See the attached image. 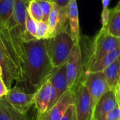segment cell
Masks as SVG:
<instances>
[{"label":"cell","mask_w":120,"mask_h":120,"mask_svg":"<svg viewBox=\"0 0 120 120\" xmlns=\"http://www.w3.org/2000/svg\"><path fill=\"white\" fill-rule=\"evenodd\" d=\"M75 92L76 107L78 120H93L94 104L86 87L80 84L73 91Z\"/></svg>","instance_id":"obj_7"},{"label":"cell","mask_w":120,"mask_h":120,"mask_svg":"<svg viewBox=\"0 0 120 120\" xmlns=\"http://www.w3.org/2000/svg\"><path fill=\"white\" fill-rule=\"evenodd\" d=\"M25 53V85L32 91L38 88L50 77L53 67L45 39H31L23 41Z\"/></svg>","instance_id":"obj_1"},{"label":"cell","mask_w":120,"mask_h":120,"mask_svg":"<svg viewBox=\"0 0 120 120\" xmlns=\"http://www.w3.org/2000/svg\"><path fill=\"white\" fill-rule=\"evenodd\" d=\"M27 11L30 16L37 22L42 20L43 15L39 2L32 0L27 7Z\"/></svg>","instance_id":"obj_19"},{"label":"cell","mask_w":120,"mask_h":120,"mask_svg":"<svg viewBox=\"0 0 120 120\" xmlns=\"http://www.w3.org/2000/svg\"><path fill=\"white\" fill-rule=\"evenodd\" d=\"M120 55V46L112 51L111 52L108 53L107 55H105L102 59H101L98 62L95 63L94 65H92L89 69L87 70L86 73L87 75L89 72H103L107 67H108L110 64H112ZM83 77V79H84Z\"/></svg>","instance_id":"obj_16"},{"label":"cell","mask_w":120,"mask_h":120,"mask_svg":"<svg viewBox=\"0 0 120 120\" xmlns=\"http://www.w3.org/2000/svg\"><path fill=\"white\" fill-rule=\"evenodd\" d=\"M103 72L105 77L106 81L111 90L119 84L120 80V55L119 57L108 67H107Z\"/></svg>","instance_id":"obj_14"},{"label":"cell","mask_w":120,"mask_h":120,"mask_svg":"<svg viewBox=\"0 0 120 120\" xmlns=\"http://www.w3.org/2000/svg\"></svg>","instance_id":"obj_36"},{"label":"cell","mask_w":120,"mask_h":120,"mask_svg":"<svg viewBox=\"0 0 120 120\" xmlns=\"http://www.w3.org/2000/svg\"><path fill=\"white\" fill-rule=\"evenodd\" d=\"M0 120H27V117L16 112L2 98H0Z\"/></svg>","instance_id":"obj_17"},{"label":"cell","mask_w":120,"mask_h":120,"mask_svg":"<svg viewBox=\"0 0 120 120\" xmlns=\"http://www.w3.org/2000/svg\"><path fill=\"white\" fill-rule=\"evenodd\" d=\"M80 84H83L88 89L94 105L106 92L111 90L103 72L88 73Z\"/></svg>","instance_id":"obj_6"},{"label":"cell","mask_w":120,"mask_h":120,"mask_svg":"<svg viewBox=\"0 0 120 120\" xmlns=\"http://www.w3.org/2000/svg\"><path fill=\"white\" fill-rule=\"evenodd\" d=\"M25 29L27 34L32 39H36L37 34V22H35L28 14L27 11L25 20Z\"/></svg>","instance_id":"obj_21"},{"label":"cell","mask_w":120,"mask_h":120,"mask_svg":"<svg viewBox=\"0 0 120 120\" xmlns=\"http://www.w3.org/2000/svg\"><path fill=\"white\" fill-rule=\"evenodd\" d=\"M114 90L106 92L96 103L94 108L93 120H98L106 113L112 110L118 106ZM120 106V105H119Z\"/></svg>","instance_id":"obj_11"},{"label":"cell","mask_w":120,"mask_h":120,"mask_svg":"<svg viewBox=\"0 0 120 120\" xmlns=\"http://www.w3.org/2000/svg\"><path fill=\"white\" fill-rule=\"evenodd\" d=\"M120 107L118 105L117 108L106 113L104 116L98 120H120Z\"/></svg>","instance_id":"obj_24"},{"label":"cell","mask_w":120,"mask_h":120,"mask_svg":"<svg viewBox=\"0 0 120 120\" xmlns=\"http://www.w3.org/2000/svg\"><path fill=\"white\" fill-rule=\"evenodd\" d=\"M114 92L115 94V97L117 99V101L118 103V105L120 107V85L118 84L114 89Z\"/></svg>","instance_id":"obj_28"},{"label":"cell","mask_w":120,"mask_h":120,"mask_svg":"<svg viewBox=\"0 0 120 120\" xmlns=\"http://www.w3.org/2000/svg\"><path fill=\"white\" fill-rule=\"evenodd\" d=\"M119 84H120V83H119Z\"/></svg>","instance_id":"obj_34"},{"label":"cell","mask_w":120,"mask_h":120,"mask_svg":"<svg viewBox=\"0 0 120 120\" xmlns=\"http://www.w3.org/2000/svg\"><path fill=\"white\" fill-rule=\"evenodd\" d=\"M75 44L69 30L61 31L46 40L48 53L54 68L65 64Z\"/></svg>","instance_id":"obj_3"},{"label":"cell","mask_w":120,"mask_h":120,"mask_svg":"<svg viewBox=\"0 0 120 120\" xmlns=\"http://www.w3.org/2000/svg\"><path fill=\"white\" fill-rule=\"evenodd\" d=\"M32 1V0H22V1H23V2L25 3V4L27 6V7L28 4H30V3Z\"/></svg>","instance_id":"obj_30"},{"label":"cell","mask_w":120,"mask_h":120,"mask_svg":"<svg viewBox=\"0 0 120 120\" xmlns=\"http://www.w3.org/2000/svg\"><path fill=\"white\" fill-rule=\"evenodd\" d=\"M120 46V38L112 36L108 33L105 27H102L100 31L93 38L87 53L84 57L82 56V71L77 86L81 83L89 68L98 62L108 53L111 52Z\"/></svg>","instance_id":"obj_2"},{"label":"cell","mask_w":120,"mask_h":120,"mask_svg":"<svg viewBox=\"0 0 120 120\" xmlns=\"http://www.w3.org/2000/svg\"><path fill=\"white\" fill-rule=\"evenodd\" d=\"M47 22L51 37L61 31L69 30L67 7L60 6L53 3Z\"/></svg>","instance_id":"obj_9"},{"label":"cell","mask_w":120,"mask_h":120,"mask_svg":"<svg viewBox=\"0 0 120 120\" xmlns=\"http://www.w3.org/2000/svg\"><path fill=\"white\" fill-rule=\"evenodd\" d=\"M42 120V119H38V120Z\"/></svg>","instance_id":"obj_33"},{"label":"cell","mask_w":120,"mask_h":120,"mask_svg":"<svg viewBox=\"0 0 120 120\" xmlns=\"http://www.w3.org/2000/svg\"><path fill=\"white\" fill-rule=\"evenodd\" d=\"M14 0H0V25H6L13 11Z\"/></svg>","instance_id":"obj_18"},{"label":"cell","mask_w":120,"mask_h":120,"mask_svg":"<svg viewBox=\"0 0 120 120\" xmlns=\"http://www.w3.org/2000/svg\"><path fill=\"white\" fill-rule=\"evenodd\" d=\"M68 90L74 91L82 71V54L79 43L75 44L65 63Z\"/></svg>","instance_id":"obj_5"},{"label":"cell","mask_w":120,"mask_h":120,"mask_svg":"<svg viewBox=\"0 0 120 120\" xmlns=\"http://www.w3.org/2000/svg\"><path fill=\"white\" fill-rule=\"evenodd\" d=\"M107 31L112 36L120 39V2L117 6L110 9L109 20L106 27Z\"/></svg>","instance_id":"obj_15"},{"label":"cell","mask_w":120,"mask_h":120,"mask_svg":"<svg viewBox=\"0 0 120 120\" xmlns=\"http://www.w3.org/2000/svg\"><path fill=\"white\" fill-rule=\"evenodd\" d=\"M70 0H52V1L56 4H58L60 6L63 7H67L68 2Z\"/></svg>","instance_id":"obj_27"},{"label":"cell","mask_w":120,"mask_h":120,"mask_svg":"<svg viewBox=\"0 0 120 120\" xmlns=\"http://www.w3.org/2000/svg\"></svg>","instance_id":"obj_35"},{"label":"cell","mask_w":120,"mask_h":120,"mask_svg":"<svg viewBox=\"0 0 120 120\" xmlns=\"http://www.w3.org/2000/svg\"><path fill=\"white\" fill-rule=\"evenodd\" d=\"M34 93H26L18 86L11 87L4 97L7 103L18 113L26 115L30 108L34 104Z\"/></svg>","instance_id":"obj_4"},{"label":"cell","mask_w":120,"mask_h":120,"mask_svg":"<svg viewBox=\"0 0 120 120\" xmlns=\"http://www.w3.org/2000/svg\"><path fill=\"white\" fill-rule=\"evenodd\" d=\"M56 103V94L50 80L47 79L35 91L34 105L39 118Z\"/></svg>","instance_id":"obj_8"},{"label":"cell","mask_w":120,"mask_h":120,"mask_svg":"<svg viewBox=\"0 0 120 120\" xmlns=\"http://www.w3.org/2000/svg\"><path fill=\"white\" fill-rule=\"evenodd\" d=\"M2 69H1V66H0V77H1L2 78Z\"/></svg>","instance_id":"obj_32"},{"label":"cell","mask_w":120,"mask_h":120,"mask_svg":"<svg viewBox=\"0 0 120 120\" xmlns=\"http://www.w3.org/2000/svg\"><path fill=\"white\" fill-rule=\"evenodd\" d=\"M60 120H78L75 104L70 105Z\"/></svg>","instance_id":"obj_23"},{"label":"cell","mask_w":120,"mask_h":120,"mask_svg":"<svg viewBox=\"0 0 120 120\" xmlns=\"http://www.w3.org/2000/svg\"><path fill=\"white\" fill-rule=\"evenodd\" d=\"M101 1H102V4H103V8H108V6L111 0H101Z\"/></svg>","instance_id":"obj_29"},{"label":"cell","mask_w":120,"mask_h":120,"mask_svg":"<svg viewBox=\"0 0 120 120\" xmlns=\"http://www.w3.org/2000/svg\"><path fill=\"white\" fill-rule=\"evenodd\" d=\"M68 19L70 35L75 43H79L80 27L79 20V11L77 0H70L67 6Z\"/></svg>","instance_id":"obj_13"},{"label":"cell","mask_w":120,"mask_h":120,"mask_svg":"<svg viewBox=\"0 0 120 120\" xmlns=\"http://www.w3.org/2000/svg\"><path fill=\"white\" fill-rule=\"evenodd\" d=\"M41 11H42V15H43V19L42 20L44 22H47L49 14L51 13V11L52 9L53 4V2L52 1H40L39 2Z\"/></svg>","instance_id":"obj_22"},{"label":"cell","mask_w":120,"mask_h":120,"mask_svg":"<svg viewBox=\"0 0 120 120\" xmlns=\"http://www.w3.org/2000/svg\"><path fill=\"white\" fill-rule=\"evenodd\" d=\"M51 33L49 30V26L47 22L41 20L37 22V39H51Z\"/></svg>","instance_id":"obj_20"},{"label":"cell","mask_w":120,"mask_h":120,"mask_svg":"<svg viewBox=\"0 0 120 120\" xmlns=\"http://www.w3.org/2000/svg\"><path fill=\"white\" fill-rule=\"evenodd\" d=\"M53 87L55 89L56 94V102L68 90V79L66 75L65 64L62 66L54 68L49 77Z\"/></svg>","instance_id":"obj_12"},{"label":"cell","mask_w":120,"mask_h":120,"mask_svg":"<svg viewBox=\"0 0 120 120\" xmlns=\"http://www.w3.org/2000/svg\"><path fill=\"white\" fill-rule=\"evenodd\" d=\"M8 89L5 84L3 79L0 77V98H4L8 93Z\"/></svg>","instance_id":"obj_26"},{"label":"cell","mask_w":120,"mask_h":120,"mask_svg":"<svg viewBox=\"0 0 120 120\" xmlns=\"http://www.w3.org/2000/svg\"><path fill=\"white\" fill-rule=\"evenodd\" d=\"M36 1L37 2H40V1H52V0H34Z\"/></svg>","instance_id":"obj_31"},{"label":"cell","mask_w":120,"mask_h":120,"mask_svg":"<svg viewBox=\"0 0 120 120\" xmlns=\"http://www.w3.org/2000/svg\"><path fill=\"white\" fill-rule=\"evenodd\" d=\"M110 9L108 8H103L101 12V24L102 27H106L109 20Z\"/></svg>","instance_id":"obj_25"},{"label":"cell","mask_w":120,"mask_h":120,"mask_svg":"<svg viewBox=\"0 0 120 120\" xmlns=\"http://www.w3.org/2000/svg\"><path fill=\"white\" fill-rule=\"evenodd\" d=\"M75 96L73 91H66L58 101L39 119L44 120H60L68 107L75 104Z\"/></svg>","instance_id":"obj_10"}]
</instances>
